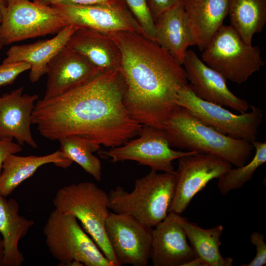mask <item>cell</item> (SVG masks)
I'll return each instance as SVG.
<instances>
[{
  "label": "cell",
  "instance_id": "cell-2",
  "mask_svg": "<svg viewBox=\"0 0 266 266\" xmlns=\"http://www.w3.org/2000/svg\"><path fill=\"white\" fill-rule=\"evenodd\" d=\"M110 35L121 52L119 71L127 110L140 124L164 129L179 106V91L188 84L184 67L142 33L121 31Z\"/></svg>",
  "mask_w": 266,
  "mask_h": 266
},
{
  "label": "cell",
  "instance_id": "cell-5",
  "mask_svg": "<svg viewBox=\"0 0 266 266\" xmlns=\"http://www.w3.org/2000/svg\"><path fill=\"white\" fill-rule=\"evenodd\" d=\"M55 209L74 216L112 266H120L108 241L105 222L108 194L94 183L82 182L59 189L53 200Z\"/></svg>",
  "mask_w": 266,
  "mask_h": 266
},
{
  "label": "cell",
  "instance_id": "cell-28",
  "mask_svg": "<svg viewBox=\"0 0 266 266\" xmlns=\"http://www.w3.org/2000/svg\"><path fill=\"white\" fill-rule=\"evenodd\" d=\"M144 34L155 41V22L147 0H123Z\"/></svg>",
  "mask_w": 266,
  "mask_h": 266
},
{
  "label": "cell",
  "instance_id": "cell-13",
  "mask_svg": "<svg viewBox=\"0 0 266 266\" xmlns=\"http://www.w3.org/2000/svg\"><path fill=\"white\" fill-rule=\"evenodd\" d=\"M105 232L120 266H146L152 251V227L130 215L109 211Z\"/></svg>",
  "mask_w": 266,
  "mask_h": 266
},
{
  "label": "cell",
  "instance_id": "cell-11",
  "mask_svg": "<svg viewBox=\"0 0 266 266\" xmlns=\"http://www.w3.org/2000/svg\"><path fill=\"white\" fill-rule=\"evenodd\" d=\"M175 187L169 212L178 214L211 180L219 178L232 168L229 162L212 155L195 153L178 159Z\"/></svg>",
  "mask_w": 266,
  "mask_h": 266
},
{
  "label": "cell",
  "instance_id": "cell-16",
  "mask_svg": "<svg viewBox=\"0 0 266 266\" xmlns=\"http://www.w3.org/2000/svg\"><path fill=\"white\" fill-rule=\"evenodd\" d=\"M180 216L169 212L153 229L150 260L153 266H184L196 258L180 224Z\"/></svg>",
  "mask_w": 266,
  "mask_h": 266
},
{
  "label": "cell",
  "instance_id": "cell-34",
  "mask_svg": "<svg viewBox=\"0 0 266 266\" xmlns=\"http://www.w3.org/2000/svg\"><path fill=\"white\" fill-rule=\"evenodd\" d=\"M7 0H0V24L1 23L3 14L7 5ZM3 45L2 44L1 40L0 39V50L2 48Z\"/></svg>",
  "mask_w": 266,
  "mask_h": 266
},
{
  "label": "cell",
  "instance_id": "cell-27",
  "mask_svg": "<svg viewBox=\"0 0 266 266\" xmlns=\"http://www.w3.org/2000/svg\"><path fill=\"white\" fill-rule=\"evenodd\" d=\"M251 143L255 149L251 161L242 166L232 168L218 178V188L222 195L241 188L252 179L256 170L266 162V142L255 140Z\"/></svg>",
  "mask_w": 266,
  "mask_h": 266
},
{
  "label": "cell",
  "instance_id": "cell-25",
  "mask_svg": "<svg viewBox=\"0 0 266 266\" xmlns=\"http://www.w3.org/2000/svg\"><path fill=\"white\" fill-rule=\"evenodd\" d=\"M228 15L243 41L252 44L254 34L266 23V0H228Z\"/></svg>",
  "mask_w": 266,
  "mask_h": 266
},
{
  "label": "cell",
  "instance_id": "cell-33",
  "mask_svg": "<svg viewBox=\"0 0 266 266\" xmlns=\"http://www.w3.org/2000/svg\"><path fill=\"white\" fill-rule=\"evenodd\" d=\"M42 4L53 6L61 4L91 5L104 3L116 0H33Z\"/></svg>",
  "mask_w": 266,
  "mask_h": 266
},
{
  "label": "cell",
  "instance_id": "cell-19",
  "mask_svg": "<svg viewBox=\"0 0 266 266\" xmlns=\"http://www.w3.org/2000/svg\"><path fill=\"white\" fill-rule=\"evenodd\" d=\"M154 22L155 41L182 65L188 47L196 45L183 2L162 13Z\"/></svg>",
  "mask_w": 266,
  "mask_h": 266
},
{
  "label": "cell",
  "instance_id": "cell-10",
  "mask_svg": "<svg viewBox=\"0 0 266 266\" xmlns=\"http://www.w3.org/2000/svg\"><path fill=\"white\" fill-rule=\"evenodd\" d=\"M137 136L119 146L99 150L98 154L101 158H110L113 163L134 161L149 166L151 170L175 173L173 161L197 153L172 149L164 129L143 125Z\"/></svg>",
  "mask_w": 266,
  "mask_h": 266
},
{
  "label": "cell",
  "instance_id": "cell-6",
  "mask_svg": "<svg viewBox=\"0 0 266 266\" xmlns=\"http://www.w3.org/2000/svg\"><path fill=\"white\" fill-rule=\"evenodd\" d=\"M47 248L61 266L78 261L86 266H112L73 215L55 209L43 230Z\"/></svg>",
  "mask_w": 266,
  "mask_h": 266
},
{
  "label": "cell",
  "instance_id": "cell-20",
  "mask_svg": "<svg viewBox=\"0 0 266 266\" xmlns=\"http://www.w3.org/2000/svg\"><path fill=\"white\" fill-rule=\"evenodd\" d=\"M66 46L82 55L101 72L119 70L121 52L110 35L77 28Z\"/></svg>",
  "mask_w": 266,
  "mask_h": 266
},
{
  "label": "cell",
  "instance_id": "cell-8",
  "mask_svg": "<svg viewBox=\"0 0 266 266\" xmlns=\"http://www.w3.org/2000/svg\"><path fill=\"white\" fill-rule=\"evenodd\" d=\"M67 26L54 6L31 0H7L0 24L3 46L29 38L57 33Z\"/></svg>",
  "mask_w": 266,
  "mask_h": 266
},
{
  "label": "cell",
  "instance_id": "cell-23",
  "mask_svg": "<svg viewBox=\"0 0 266 266\" xmlns=\"http://www.w3.org/2000/svg\"><path fill=\"white\" fill-rule=\"evenodd\" d=\"M73 162L64 157L58 150L44 156L9 155L4 161L0 174V195L6 197L23 182L31 177L40 166L54 164L66 168Z\"/></svg>",
  "mask_w": 266,
  "mask_h": 266
},
{
  "label": "cell",
  "instance_id": "cell-24",
  "mask_svg": "<svg viewBox=\"0 0 266 266\" xmlns=\"http://www.w3.org/2000/svg\"><path fill=\"white\" fill-rule=\"evenodd\" d=\"M179 221L196 257L200 259L205 266L233 265V259L223 257L219 250L220 238L224 230L222 225L204 229L181 216Z\"/></svg>",
  "mask_w": 266,
  "mask_h": 266
},
{
  "label": "cell",
  "instance_id": "cell-18",
  "mask_svg": "<svg viewBox=\"0 0 266 266\" xmlns=\"http://www.w3.org/2000/svg\"><path fill=\"white\" fill-rule=\"evenodd\" d=\"M77 28L67 25L53 37L35 42L14 45L6 53L3 64L25 62L31 66L29 79L32 83L38 81L46 74L48 66L54 56L67 43Z\"/></svg>",
  "mask_w": 266,
  "mask_h": 266
},
{
  "label": "cell",
  "instance_id": "cell-26",
  "mask_svg": "<svg viewBox=\"0 0 266 266\" xmlns=\"http://www.w3.org/2000/svg\"><path fill=\"white\" fill-rule=\"evenodd\" d=\"M59 141L60 144L59 150L64 157L77 163L97 181H101V164L93 154L100 150V145L76 136H66Z\"/></svg>",
  "mask_w": 266,
  "mask_h": 266
},
{
  "label": "cell",
  "instance_id": "cell-36",
  "mask_svg": "<svg viewBox=\"0 0 266 266\" xmlns=\"http://www.w3.org/2000/svg\"><path fill=\"white\" fill-rule=\"evenodd\" d=\"M4 244L2 238L0 237V266H2L4 259Z\"/></svg>",
  "mask_w": 266,
  "mask_h": 266
},
{
  "label": "cell",
  "instance_id": "cell-29",
  "mask_svg": "<svg viewBox=\"0 0 266 266\" xmlns=\"http://www.w3.org/2000/svg\"><path fill=\"white\" fill-rule=\"evenodd\" d=\"M30 68L25 62L2 63L0 65V87L12 84L19 75Z\"/></svg>",
  "mask_w": 266,
  "mask_h": 266
},
{
  "label": "cell",
  "instance_id": "cell-14",
  "mask_svg": "<svg viewBox=\"0 0 266 266\" xmlns=\"http://www.w3.org/2000/svg\"><path fill=\"white\" fill-rule=\"evenodd\" d=\"M187 79L199 98L230 108L240 113L248 111L246 100L235 96L228 88L226 79L206 65L192 50H188L182 64Z\"/></svg>",
  "mask_w": 266,
  "mask_h": 266
},
{
  "label": "cell",
  "instance_id": "cell-12",
  "mask_svg": "<svg viewBox=\"0 0 266 266\" xmlns=\"http://www.w3.org/2000/svg\"><path fill=\"white\" fill-rule=\"evenodd\" d=\"M53 6L67 25L108 35L121 31H135L144 34L123 0L91 5L61 4Z\"/></svg>",
  "mask_w": 266,
  "mask_h": 266
},
{
  "label": "cell",
  "instance_id": "cell-15",
  "mask_svg": "<svg viewBox=\"0 0 266 266\" xmlns=\"http://www.w3.org/2000/svg\"><path fill=\"white\" fill-rule=\"evenodd\" d=\"M100 72L82 55L66 46L48 64L46 89L43 99L52 98L73 90Z\"/></svg>",
  "mask_w": 266,
  "mask_h": 266
},
{
  "label": "cell",
  "instance_id": "cell-1",
  "mask_svg": "<svg viewBox=\"0 0 266 266\" xmlns=\"http://www.w3.org/2000/svg\"><path fill=\"white\" fill-rule=\"evenodd\" d=\"M123 94L119 70L100 72L63 95L37 100L32 123L51 141L76 136L109 148L119 146L137 136L143 126L127 110Z\"/></svg>",
  "mask_w": 266,
  "mask_h": 266
},
{
  "label": "cell",
  "instance_id": "cell-32",
  "mask_svg": "<svg viewBox=\"0 0 266 266\" xmlns=\"http://www.w3.org/2000/svg\"><path fill=\"white\" fill-rule=\"evenodd\" d=\"M154 20L172 7L183 3L184 0H147Z\"/></svg>",
  "mask_w": 266,
  "mask_h": 266
},
{
  "label": "cell",
  "instance_id": "cell-31",
  "mask_svg": "<svg viewBox=\"0 0 266 266\" xmlns=\"http://www.w3.org/2000/svg\"><path fill=\"white\" fill-rule=\"evenodd\" d=\"M13 138L5 137L0 139V174L3 164L11 154H16L22 151L21 145L13 141Z\"/></svg>",
  "mask_w": 266,
  "mask_h": 266
},
{
  "label": "cell",
  "instance_id": "cell-9",
  "mask_svg": "<svg viewBox=\"0 0 266 266\" xmlns=\"http://www.w3.org/2000/svg\"><path fill=\"white\" fill-rule=\"evenodd\" d=\"M177 104L221 133L249 142L257 139L263 115L256 106L250 105L249 112L235 114L222 106L199 98L189 84L179 91Z\"/></svg>",
  "mask_w": 266,
  "mask_h": 266
},
{
  "label": "cell",
  "instance_id": "cell-3",
  "mask_svg": "<svg viewBox=\"0 0 266 266\" xmlns=\"http://www.w3.org/2000/svg\"><path fill=\"white\" fill-rule=\"evenodd\" d=\"M164 130L171 148L212 155L236 167L246 164L254 149L251 142L219 133L182 106L165 123Z\"/></svg>",
  "mask_w": 266,
  "mask_h": 266
},
{
  "label": "cell",
  "instance_id": "cell-22",
  "mask_svg": "<svg viewBox=\"0 0 266 266\" xmlns=\"http://www.w3.org/2000/svg\"><path fill=\"white\" fill-rule=\"evenodd\" d=\"M18 202L0 195V233L4 244L2 266H20L25 261L18 248L20 240L34 225V221L19 213Z\"/></svg>",
  "mask_w": 266,
  "mask_h": 266
},
{
  "label": "cell",
  "instance_id": "cell-21",
  "mask_svg": "<svg viewBox=\"0 0 266 266\" xmlns=\"http://www.w3.org/2000/svg\"><path fill=\"white\" fill-rule=\"evenodd\" d=\"M183 6L196 46L202 51L223 25L228 0H184Z\"/></svg>",
  "mask_w": 266,
  "mask_h": 266
},
{
  "label": "cell",
  "instance_id": "cell-30",
  "mask_svg": "<svg viewBox=\"0 0 266 266\" xmlns=\"http://www.w3.org/2000/svg\"><path fill=\"white\" fill-rule=\"evenodd\" d=\"M251 242L256 246V253L254 259L248 264L241 266H263L266 264V244L265 236L261 233L253 232L250 235Z\"/></svg>",
  "mask_w": 266,
  "mask_h": 266
},
{
  "label": "cell",
  "instance_id": "cell-4",
  "mask_svg": "<svg viewBox=\"0 0 266 266\" xmlns=\"http://www.w3.org/2000/svg\"><path fill=\"white\" fill-rule=\"evenodd\" d=\"M175 187V173L151 170L135 180L131 192L120 186L111 190L108 194V207L113 212L130 215L153 228L168 213Z\"/></svg>",
  "mask_w": 266,
  "mask_h": 266
},
{
  "label": "cell",
  "instance_id": "cell-17",
  "mask_svg": "<svg viewBox=\"0 0 266 266\" xmlns=\"http://www.w3.org/2000/svg\"><path fill=\"white\" fill-rule=\"evenodd\" d=\"M20 87L0 97V139L15 138L17 143L34 149L38 145L33 138L31 126L32 113L38 95L23 94Z\"/></svg>",
  "mask_w": 266,
  "mask_h": 266
},
{
  "label": "cell",
  "instance_id": "cell-7",
  "mask_svg": "<svg viewBox=\"0 0 266 266\" xmlns=\"http://www.w3.org/2000/svg\"><path fill=\"white\" fill-rule=\"evenodd\" d=\"M202 51L206 65L237 84L246 82L265 65L259 47L244 42L231 25H223Z\"/></svg>",
  "mask_w": 266,
  "mask_h": 266
},
{
  "label": "cell",
  "instance_id": "cell-35",
  "mask_svg": "<svg viewBox=\"0 0 266 266\" xmlns=\"http://www.w3.org/2000/svg\"><path fill=\"white\" fill-rule=\"evenodd\" d=\"M184 266H205V265L200 259L196 257L185 264Z\"/></svg>",
  "mask_w": 266,
  "mask_h": 266
}]
</instances>
